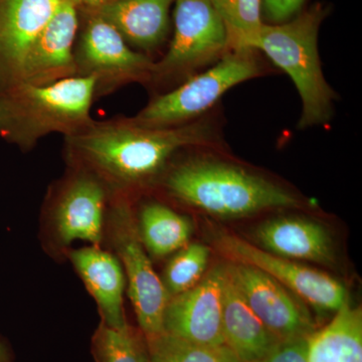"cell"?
Returning <instances> with one entry per match:
<instances>
[{
	"label": "cell",
	"mask_w": 362,
	"mask_h": 362,
	"mask_svg": "<svg viewBox=\"0 0 362 362\" xmlns=\"http://www.w3.org/2000/svg\"><path fill=\"white\" fill-rule=\"evenodd\" d=\"M209 121L173 127H146L130 119L96 122L66 137L71 151L100 175L121 185L142 182L160 173L178 150L209 144L216 137Z\"/></svg>",
	"instance_id": "1"
},
{
	"label": "cell",
	"mask_w": 362,
	"mask_h": 362,
	"mask_svg": "<svg viewBox=\"0 0 362 362\" xmlns=\"http://www.w3.org/2000/svg\"><path fill=\"white\" fill-rule=\"evenodd\" d=\"M96 94L95 78L81 76L45 86L0 87V135L30 148L52 133L77 134L94 122L90 108Z\"/></svg>",
	"instance_id": "2"
},
{
	"label": "cell",
	"mask_w": 362,
	"mask_h": 362,
	"mask_svg": "<svg viewBox=\"0 0 362 362\" xmlns=\"http://www.w3.org/2000/svg\"><path fill=\"white\" fill-rule=\"evenodd\" d=\"M165 187L175 199L221 218L301 204L280 185L216 159L197 158L181 164L169 173Z\"/></svg>",
	"instance_id": "3"
},
{
	"label": "cell",
	"mask_w": 362,
	"mask_h": 362,
	"mask_svg": "<svg viewBox=\"0 0 362 362\" xmlns=\"http://www.w3.org/2000/svg\"><path fill=\"white\" fill-rule=\"evenodd\" d=\"M323 13L312 9L280 25H264L247 49L263 52L292 78L302 101L300 129L329 121L335 92L324 78L318 52V32Z\"/></svg>",
	"instance_id": "4"
},
{
	"label": "cell",
	"mask_w": 362,
	"mask_h": 362,
	"mask_svg": "<svg viewBox=\"0 0 362 362\" xmlns=\"http://www.w3.org/2000/svg\"><path fill=\"white\" fill-rule=\"evenodd\" d=\"M255 49H230L202 73L194 74L176 89L156 97L130 121L146 127H173L192 122L209 110L235 86L261 75Z\"/></svg>",
	"instance_id": "5"
},
{
	"label": "cell",
	"mask_w": 362,
	"mask_h": 362,
	"mask_svg": "<svg viewBox=\"0 0 362 362\" xmlns=\"http://www.w3.org/2000/svg\"><path fill=\"white\" fill-rule=\"evenodd\" d=\"M230 51L225 23L209 0H175V35L151 81L188 78Z\"/></svg>",
	"instance_id": "6"
},
{
	"label": "cell",
	"mask_w": 362,
	"mask_h": 362,
	"mask_svg": "<svg viewBox=\"0 0 362 362\" xmlns=\"http://www.w3.org/2000/svg\"><path fill=\"white\" fill-rule=\"evenodd\" d=\"M112 244L123 264L140 331L146 340L164 332V313L170 297L154 271L140 240L129 207L117 204L109 220Z\"/></svg>",
	"instance_id": "7"
},
{
	"label": "cell",
	"mask_w": 362,
	"mask_h": 362,
	"mask_svg": "<svg viewBox=\"0 0 362 362\" xmlns=\"http://www.w3.org/2000/svg\"><path fill=\"white\" fill-rule=\"evenodd\" d=\"M89 16L75 52L77 76L95 78L97 93L151 81L156 62L131 49L120 33L101 16Z\"/></svg>",
	"instance_id": "8"
},
{
	"label": "cell",
	"mask_w": 362,
	"mask_h": 362,
	"mask_svg": "<svg viewBox=\"0 0 362 362\" xmlns=\"http://www.w3.org/2000/svg\"><path fill=\"white\" fill-rule=\"evenodd\" d=\"M216 246L230 263L264 272L300 299L318 309L337 312L346 302L344 287L322 272L276 256L228 233H220L216 237Z\"/></svg>",
	"instance_id": "9"
},
{
	"label": "cell",
	"mask_w": 362,
	"mask_h": 362,
	"mask_svg": "<svg viewBox=\"0 0 362 362\" xmlns=\"http://www.w3.org/2000/svg\"><path fill=\"white\" fill-rule=\"evenodd\" d=\"M226 264L216 265L192 289L169 299L164 332L206 346H226L223 341V288Z\"/></svg>",
	"instance_id": "10"
},
{
	"label": "cell",
	"mask_w": 362,
	"mask_h": 362,
	"mask_svg": "<svg viewBox=\"0 0 362 362\" xmlns=\"http://www.w3.org/2000/svg\"><path fill=\"white\" fill-rule=\"evenodd\" d=\"M226 267L250 308L279 340L315 332L309 312L277 281L252 267L230 262Z\"/></svg>",
	"instance_id": "11"
},
{
	"label": "cell",
	"mask_w": 362,
	"mask_h": 362,
	"mask_svg": "<svg viewBox=\"0 0 362 362\" xmlns=\"http://www.w3.org/2000/svg\"><path fill=\"white\" fill-rule=\"evenodd\" d=\"M77 7L71 0H64L35 40L14 83L45 86L77 77L73 49L78 30Z\"/></svg>",
	"instance_id": "12"
},
{
	"label": "cell",
	"mask_w": 362,
	"mask_h": 362,
	"mask_svg": "<svg viewBox=\"0 0 362 362\" xmlns=\"http://www.w3.org/2000/svg\"><path fill=\"white\" fill-rule=\"evenodd\" d=\"M64 0H0V87L16 82L35 40Z\"/></svg>",
	"instance_id": "13"
},
{
	"label": "cell",
	"mask_w": 362,
	"mask_h": 362,
	"mask_svg": "<svg viewBox=\"0 0 362 362\" xmlns=\"http://www.w3.org/2000/svg\"><path fill=\"white\" fill-rule=\"evenodd\" d=\"M70 259L99 307L102 322L120 329L128 325L124 311L125 275L120 262L99 247L70 252Z\"/></svg>",
	"instance_id": "14"
},
{
	"label": "cell",
	"mask_w": 362,
	"mask_h": 362,
	"mask_svg": "<svg viewBox=\"0 0 362 362\" xmlns=\"http://www.w3.org/2000/svg\"><path fill=\"white\" fill-rule=\"evenodd\" d=\"M105 190L96 178L80 176L62 195L54 225L59 239L69 245L85 240L99 247L103 239Z\"/></svg>",
	"instance_id": "15"
},
{
	"label": "cell",
	"mask_w": 362,
	"mask_h": 362,
	"mask_svg": "<svg viewBox=\"0 0 362 362\" xmlns=\"http://www.w3.org/2000/svg\"><path fill=\"white\" fill-rule=\"evenodd\" d=\"M221 328L226 346L242 362L259 361L279 341L245 301L228 275V267Z\"/></svg>",
	"instance_id": "16"
},
{
	"label": "cell",
	"mask_w": 362,
	"mask_h": 362,
	"mask_svg": "<svg viewBox=\"0 0 362 362\" xmlns=\"http://www.w3.org/2000/svg\"><path fill=\"white\" fill-rule=\"evenodd\" d=\"M173 0H116L89 13L98 14L120 33L128 45L143 51L156 49L166 39Z\"/></svg>",
	"instance_id": "17"
},
{
	"label": "cell",
	"mask_w": 362,
	"mask_h": 362,
	"mask_svg": "<svg viewBox=\"0 0 362 362\" xmlns=\"http://www.w3.org/2000/svg\"><path fill=\"white\" fill-rule=\"evenodd\" d=\"M257 238L265 251L292 259L329 263L332 240L327 230L314 221L297 218H276L261 225Z\"/></svg>",
	"instance_id": "18"
},
{
	"label": "cell",
	"mask_w": 362,
	"mask_h": 362,
	"mask_svg": "<svg viewBox=\"0 0 362 362\" xmlns=\"http://www.w3.org/2000/svg\"><path fill=\"white\" fill-rule=\"evenodd\" d=\"M309 362H362V312L349 299L323 329L310 337Z\"/></svg>",
	"instance_id": "19"
},
{
	"label": "cell",
	"mask_w": 362,
	"mask_h": 362,
	"mask_svg": "<svg viewBox=\"0 0 362 362\" xmlns=\"http://www.w3.org/2000/svg\"><path fill=\"white\" fill-rule=\"evenodd\" d=\"M192 225L187 216L160 204L143 207L140 214V240L145 250L156 257L173 254L187 246Z\"/></svg>",
	"instance_id": "20"
},
{
	"label": "cell",
	"mask_w": 362,
	"mask_h": 362,
	"mask_svg": "<svg viewBox=\"0 0 362 362\" xmlns=\"http://www.w3.org/2000/svg\"><path fill=\"white\" fill-rule=\"evenodd\" d=\"M90 351L96 362H149L146 338L129 324L116 329L101 321L93 334Z\"/></svg>",
	"instance_id": "21"
},
{
	"label": "cell",
	"mask_w": 362,
	"mask_h": 362,
	"mask_svg": "<svg viewBox=\"0 0 362 362\" xmlns=\"http://www.w3.org/2000/svg\"><path fill=\"white\" fill-rule=\"evenodd\" d=\"M149 362H233L237 357L226 346H206L163 332L147 340Z\"/></svg>",
	"instance_id": "22"
},
{
	"label": "cell",
	"mask_w": 362,
	"mask_h": 362,
	"mask_svg": "<svg viewBox=\"0 0 362 362\" xmlns=\"http://www.w3.org/2000/svg\"><path fill=\"white\" fill-rule=\"evenodd\" d=\"M228 30L230 49H247L263 25L262 0H209Z\"/></svg>",
	"instance_id": "23"
},
{
	"label": "cell",
	"mask_w": 362,
	"mask_h": 362,
	"mask_svg": "<svg viewBox=\"0 0 362 362\" xmlns=\"http://www.w3.org/2000/svg\"><path fill=\"white\" fill-rule=\"evenodd\" d=\"M209 254V247L202 244H187L180 249L166 267L163 284L169 297L187 292L202 280Z\"/></svg>",
	"instance_id": "24"
},
{
	"label": "cell",
	"mask_w": 362,
	"mask_h": 362,
	"mask_svg": "<svg viewBox=\"0 0 362 362\" xmlns=\"http://www.w3.org/2000/svg\"><path fill=\"white\" fill-rule=\"evenodd\" d=\"M310 337L279 340L273 349L257 362H309Z\"/></svg>",
	"instance_id": "25"
},
{
	"label": "cell",
	"mask_w": 362,
	"mask_h": 362,
	"mask_svg": "<svg viewBox=\"0 0 362 362\" xmlns=\"http://www.w3.org/2000/svg\"><path fill=\"white\" fill-rule=\"evenodd\" d=\"M267 16L276 23L291 18L301 8L305 0H262Z\"/></svg>",
	"instance_id": "26"
},
{
	"label": "cell",
	"mask_w": 362,
	"mask_h": 362,
	"mask_svg": "<svg viewBox=\"0 0 362 362\" xmlns=\"http://www.w3.org/2000/svg\"><path fill=\"white\" fill-rule=\"evenodd\" d=\"M76 6H84L88 11H94L116 1V0H71Z\"/></svg>",
	"instance_id": "27"
},
{
	"label": "cell",
	"mask_w": 362,
	"mask_h": 362,
	"mask_svg": "<svg viewBox=\"0 0 362 362\" xmlns=\"http://www.w3.org/2000/svg\"><path fill=\"white\" fill-rule=\"evenodd\" d=\"M0 362H14L11 350L1 338H0Z\"/></svg>",
	"instance_id": "28"
},
{
	"label": "cell",
	"mask_w": 362,
	"mask_h": 362,
	"mask_svg": "<svg viewBox=\"0 0 362 362\" xmlns=\"http://www.w3.org/2000/svg\"><path fill=\"white\" fill-rule=\"evenodd\" d=\"M233 362H242V361H240L239 359L235 358V361H233Z\"/></svg>",
	"instance_id": "29"
}]
</instances>
